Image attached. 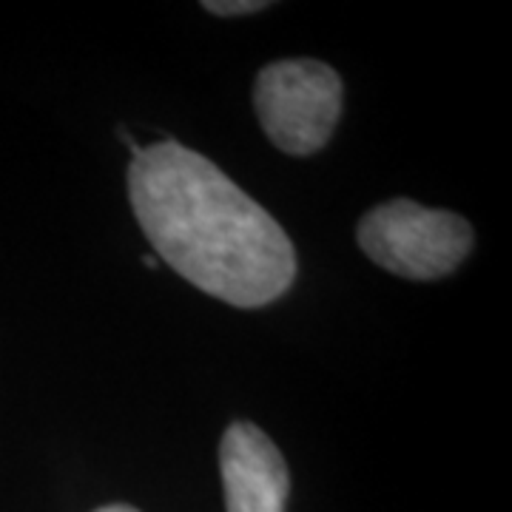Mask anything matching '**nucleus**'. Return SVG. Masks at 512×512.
<instances>
[{"mask_svg":"<svg viewBox=\"0 0 512 512\" xmlns=\"http://www.w3.org/2000/svg\"><path fill=\"white\" fill-rule=\"evenodd\" d=\"M342 100V77L311 57L276 60L254 83V109L262 131L291 157H308L328 146L342 117Z\"/></svg>","mask_w":512,"mask_h":512,"instance_id":"obj_3","label":"nucleus"},{"mask_svg":"<svg viewBox=\"0 0 512 512\" xmlns=\"http://www.w3.org/2000/svg\"><path fill=\"white\" fill-rule=\"evenodd\" d=\"M94 512H140V510L126 507V504H111V507H100V510H94Z\"/></svg>","mask_w":512,"mask_h":512,"instance_id":"obj_6","label":"nucleus"},{"mask_svg":"<svg viewBox=\"0 0 512 512\" xmlns=\"http://www.w3.org/2000/svg\"><path fill=\"white\" fill-rule=\"evenodd\" d=\"M205 12H214V15H254V12H262L268 9L271 3L268 0H208L202 3Z\"/></svg>","mask_w":512,"mask_h":512,"instance_id":"obj_5","label":"nucleus"},{"mask_svg":"<svg viewBox=\"0 0 512 512\" xmlns=\"http://www.w3.org/2000/svg\"><path fill=\"white\" fill-rule=\"evenodd\" d=\"M143 262H146V268H157V256H151V254H148L146 259H143Z\"/></svg>","mask_w":512,"mask_h":512,"instance_id":"obj_7","label":"nucleus"},{"mask_svg":"<svg viewBox=\"0 0 512 512\" xmlns=\"http://www.w3.org/2000/svg\"><path fill=\"white\" fill-rule=\"evenodd\" d=\"M228 512H285L291 493L288 464L274 441L251 421H234L220 444Z\"/></svg>","mask_w":512,"mask_h":512,"instance_id":"obj_4","label":"nucleus"},{"mask_svg":"<svg viewBox=\"0 0 512 512\" xmlns=\"http://www.w3.org/2000/svg\"><path fill=\"white\" fill-rule=\"evenodd\" d=\"M128 200L157 256L208 296L262 308L296 279L282 225L208 157L174 140L131 151Z\"/></svg>","mask_w":512,"mask_h":512,"instance_id":"obj_1","label":"nucleus"},{"mask_svg":"<svg viewBox=\"0 0 512 512\" xmlns=\"http://www.w3.org/2000/svg\"><path fill=\"white\" fill-rule=\"evenodd\" d=\"M356 239L379 268L419 282L453 274L473 251L470 222L413 200H390L367 211Z\"/></svg>","mask_w":512,"mask_h":512,"instance_id":"obj_2","label":"nucleus"}]
</instances>
